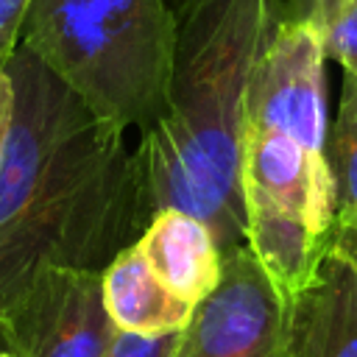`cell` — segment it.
I'll return each instance as SVG.
<instances>
[{
	"mask_svg": "<svg viewBox=\"0 0 357 357\" xmlns=\"http://www.w3.org/2000/svg\"><path fill=\"white\" fill-rule=\"evenodd\" d=\"M6 73L14 117L0 151V310L42 268L103 271L148 226L126 131L22 45Z\"/></svg>",
	"mask_w": 357,
	"mask_h": 357,
	"instance_id": "cell-1",
	"label": "cell"
},
{
	"mask_svg": "<svg viewBox=\"0 0 357 357\" xmlns=\"http://www.w3.org/2000/svg\"><path fill=\"white\" fill-rule=\"evenodd\" d=\"M176 22L165 112L134 148L145 220L198 218L220 254L245 245L240 190L251 78L284 20V0H167Z\"/></svg>",
	"mask_w": 357,
	"mask_h": 357,
	"instance_id": "cell-2",
	"label": "cell"
},
{
	"mask_svg": "<svg viewBox=\"0 0 357 357\" xmlns=\"http://www.w3.org/2000/svg\"><path fill=\"white\" fill-rule=\"evenodd\" d=\"M324 61L318 31L282 20L245 98V245L287 301L315 276L335 226Z\"/></svg>",
	"mask_w": 357,
	"mask_h": 357,
	"instance_id": "cell-3",
	"label": "cell"
},
{
	"mask_svg": "<svg viewBox=\"0 0 357 357\" xmlns=\"http://www.w3.org/2000/svg\"><path fill=\"white\" fill-rule=\"evenodd\" d=\"M173 36L167 0H31L17 45L103 123L142 134L165 112Z\"/></svg>",
	"mask_w": 357,
	"mask_h": 357,
	"instance_id": "cell-4",
	"label": "cell"
},
{
	"mask_svg": "<svg viewBox=\"0 0 357 357\" xmlns=\"http://www.w3.org/2000/svg\"><path fill=\"white\" fill-rule=\"evenodd\" d=\"M287 307L248 245L220 254L215 287L192 307L173 357H284Z\"/></svg>",
	"mask_w": 357,
	"mask_h": 357,
	"instance_id": "cell-5",
	"label": "cell"
},
{
	"mask_svg": "<svg viewBox=\"0 0 357 357\" xmlns=\"http://www.w3.org/2000/svg\"><path fill=\"white\" fill-rule=\"evenodd\" d=\"M114 332L100 271L42 268L0 310V349L8 357H103Z\"/></svg>",
	"mask_w": 357,
	"mask_h": 357,
	"instance_id": "cell-6",
	"label": "cell"
},
{
	"mask_svg": "<svg viewBox=\"0 0 357 357\" xmlns=\"http://www.w3.org/2000/svg\"><path fill=\"white\" fill-rule=\"evenodd\" d=\"M284 357H357V268L335 248L290 298Z\"/></svg>",
	"mask_w": 357,
	"mask_h": 357,
	"instance_id": "cell-7",
	"label": "cell"
},
{
	"mask_svg": "<svg viewBox=\"0 0 357 357\" xmlns=\"http://www.w3.org/2000/svg\"><path fill=\"white\" fill-rule=\"evenodd\" d=\"M137 248L151 271L192 307L220 276V248L212 231L181 209H159L142 229Z\"/></svg>",
	"mask_w": 357,
	"mask_h": 357,
	"instance_id": "cell-8",
	"label": "cell"
},
{
	"mask_svg": "<svg viewBox=\"0 0 357 357\" xmlns=\"http://www.w3.org/2000/svg\"><path fill=\"white\" fill-rule=\"evenodd\" d=\"M103 307L120 332H134L145 337L181 332L190 321L192 304L176 296L145 262L142 251L134 245L123 248L103 271Z\"/></svg>",
	"mask_w": 357,
	"mask_h": 357,
	"instance_id": "cell-9",
	"label": "cell"
},
{
	"mask_svg": "<svg viewBox=\"0 0 357 357\" xmlns=\"http://www.w3.org/2000/svg\"><path fill=\"white\" fill-rule=\"evenodd\" d=\"M326 162L335 192V226H349L357 220V78L354 75H343L340 106L326 134Z\"/></svg>",
	"mask_w": 357,
	"mask_h": 357,
	"instance_id": "cell-10",
	"label": "cell"
},
{
	"mask_svg": "<svg viewBox=\"0 0 357 357\" xmlns=\"http://www.w3.org/2000/svg\"><path fill=\"white\" fill-rule=\"evenodd\" d=\"M290 22H310L318 31L324 56L357 78V0H307Z\"/></svg>",
	"mask_w": 357,
	"mask_h": 357,
	"instance_id": "cell-11",
	"label": "cell"
},
{
	"mask_svg": "<svg viewBox=\"0 0 357 357\" xmlns=\"http://www.w3.org/2000/svg\"><path fill=\"white\" fill-rule=\"evenodd\" d=\"M176 337H178V332L145 337V335H134V332H120L117 329L112 343L106 346L103 357H173Z\"/></svg>",
	"mask_w": 357,
	"mask_h": 357,
	"instance_id": "cell-12",
	"label": "cell"
},
{
	"mask_svg": "<svg viewBox=\"0 0 357 357\" xmlns=\"http://www.w3.org/2000/svg\"><path fill=\"white\" fill-rule=\"evenodd\" d=\"M28 3L31 0H0V70H6L11 53L17 50Z\"/></svg>",
	"mask_w": 357,
	"mask_h": 357,
	"instance_id": "cell-13",
	"label": "cell"
},
{
	"mask_svg": "<svg viewBox=\"0 0 357 357\" xmlns=\"http://www.w3.org/2000/svg\"><path fill=\"white\" fill-rule=\"evenodd\" d=\"M11 117H14V84H11V75L0 70V151L6 145Z\"/></svg>",
	"mask_w": 357,
	"mask_h": 357,
	"instance_id": "cell-14",
	"label": "cell"
},
{
	"mask_svg": "<svg viewBox=\"0 0 357 357\" xmlns=\"http://www.w3.org/2000/svg\"><path fill=\"white\" fill-rule=\"evenodd\" d=\"M329 248L340 251V254H343L349 262H354V268H357V220L349 223V226H335V229H332Z\"/></svg>",
	"mask_w": 357,
	"mask_h": 357,
	"instance_id": "cell-15",
	"label": "cell"
},
{
	"mask_svg": "<svg viewBox=\"0 0 357 357\" xmlns=\"http://www.w3.org/2000/svg\"><path fill=\"white\" fill-rule=\"evenodd\" d=\"M304 3H307V0H284V17H293Z\"/></svg>",
	"mask_w": 357,
	"mask_h": 357,
	"instance_id": "cell-16",
	"label": "cell"
},
{
	"mask_svg": "<svg viewBox=\"0 0 357 357\" xmlns=\"http://www.w3.org/2000/svg\"><path fill=\"white\" fill-rule=\"evenodd\" d=\"M0 357H8V354H6V351H3V349H0Z\"/></svg>",
	"mask_w": 357,
	"mask_h": 357,
	"instance_id": "cell-17",
	"label": "cell"
}]
</instances>
